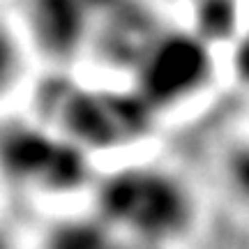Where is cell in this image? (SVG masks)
Segmentation results:
<instances>
[{
	"instance_id": "6da1fadb",
	"label": "cell",
	"mask_w": 249,
	"mask_h": 249,
	"mask_svg": "<svg viewBox=\"0 0 249 249\" xmlns=\"http://www.w3.org/2000/svg\"><path fill=\"white\" fill-rule=\"evenodd\" d=\"M92 213L124 240L148 249H176L194 233L198 201L176 171L123 164L95 180Z\"/></svg>"
},
{
	"instance_id": "7a4b0ae2",
	"label": "cell",
	"mask_w": 249,
	"mask_h": 249,
	"mask_svg": "<svg viewBox=\"0 0 249 249\" xmlns=\"http://www.w3.org/2000/svg\"><path fill=\"white\" fill-rule=\"evenodd\" d=\"M39 107L53 118L62 136L92 152L120 150L152 132L157 111L136 88H81L51 81L39 95Z\"/></svg>"
},
{
	"instance_id": "3957f363",
	"label": "cell",
	"mask_w": 249,
	"mask_h": 249,
	"mask_svg": "<svg viewBox=\"0 0 249 249\" xmlns=\"http://www.w3.org/2000/svg\"><path fill=\"white\" fill-rule=\"evenodd\" d=\"M2 166L5 176L17 185L51 196L74 194L86 187L92 189L97 180L86 148L28 120L5 124Z\"/></svg>"
},
{
	"instance_id": "277c9868",
	"label": "cell",
	"mask_w": 249,
	"mask_h": 249,
	"mask_svg": "<svg viewBox=\"0 0 249 249\" xmlns=\"http://www.w3.org/2000/svg\"><path fill=\"white\" fill-rule=\"evenodd\" d=\"M214 76V46L192 28H164L134 71V88L157 113L196 99Z\"/></svg>"
},
{
	"instance_id": "5b68a950",
	"label": "cell",
	"mask_w": 249,
	"mask_h": 249,
	"mask_svg": "<svg viewBox=\"0 0 249 249\" xmlns=\"http://www.w3.org/2000/svg\"><path fill=\"white\" fill-rule=\"evenodd\" d=\"M23 21L33 44L58 62L83 51L95 33L86 0H23Z\"/></svg>"
},
{
	"instance_id": "8992f818",
	"label": "cell",
	"mask_w": 249,
	"mask_h": 249,
	"mask_svg": "<svg viewBox=\"0 0 249 249\" xmlns=\"http://www.w3.org/2000/svg\"><path fill=\"white\" fill-rule=\"evenodd\" d=\"M164 28L157 12L143 0H124L120 7L97 18L90 44L108 67H123L134 74Z\"/></svg>"
},
{
	"instance_id": "52a82bcc",
	"label": "cell",
	"mask_w": 249,
	"mask_h": 249,
	"mask_svg": "<svg viewBox=\"0 0 249 249\" xmlns=\"http://www.w3.org/2000/svg\"><path fill=\"white\" fill-rule=\"evenodd\" d=\"M37 249H148L124 240L95 213L65 217L51 224Z\"/></svg>"
},
{
	"instance_id": "ba28073f",
	"label": "cell",
	"mask_w": 249,
	"mask_h": 249,
	"mask_svg": "<svg viewBox=\"0 0 249 249\" xmlns=\"http://www.w3.org/2000/svg\"><path fill=\"white\" fill-rule=\"evenodd\" d=\"M192 30L210 46L235 42L240 30V0H194Z\"/></svg>"
},
{
	"instance_id": "9c48e42d",
	"label": "cell",
	"mask_w": 249,
	"mask_h": 249,
	"mask_svg": "<svg viewBox=\"0 0 249 249\" xmlns=\"http://www.w3.org/2000/svg\"><path fill=\"white\" fill-rule=\"evenodd\" d=\"M222 173L233 198L249 210V141L235 143L224 155Z\"/></svg>"
},
{
	"instance_id": "30bf717a",
	"label": "cell",
	"mask_w": 249,
	"mask_h": 249,
	"mask_svg": "<svg viewBox=\"0 0 249 249\" xmlns=\"http://www.w3.org/2000/svg\"><path fill=\"white\" fill-rule=\"evenodd\" d=\"M231 67L235 79L240 81L245 88H249V28L242 30V35L233 42Z\"/></svg>"
},
{
	"instance_id": "8fae6325",
	"label": "cell",
	"mask_w": 249,
	"mask_h": 249,
	"mask_svg": "<svg viewBox=\"0 0 249 249\" xmlns=\"http://www.w3.org/2000/svg\"><path fill=\"white\" fill-rule=\"evenodd\" d=\"M123 2L124 0H86V5H88V9L92 12L95 21L102 18L104 14H108V12H113L116 7H120Z\"/></svg>"
}]
</instances>
